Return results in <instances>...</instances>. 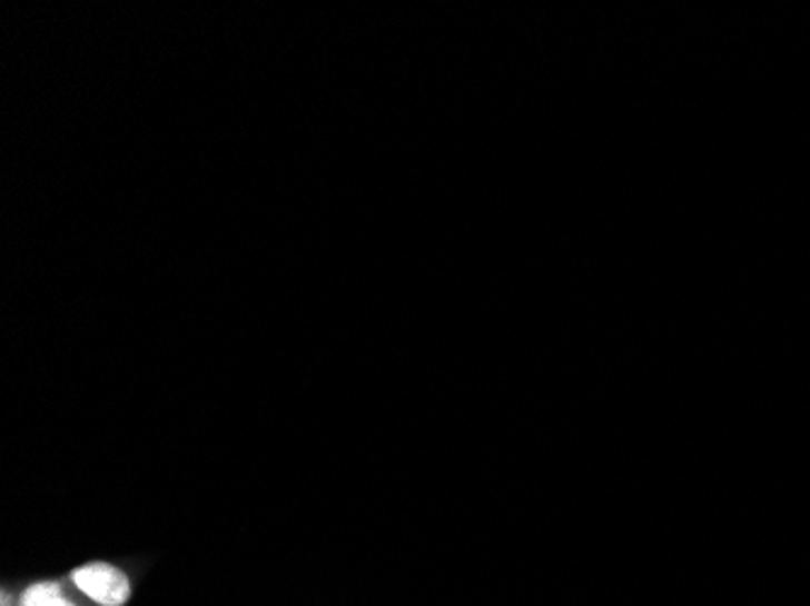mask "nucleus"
I'll return each instance as SVG.
<instances>
[{
  "instance_id": "nucleus-2",
  "label": "nucleus",
  "mask_w": 810,
  "mask_h": 606,
  "mask_svg": "<svg viewBox=\"0 0 810 606\" xmlns=\"http://www.w3.org/2000/svg\"><path fill=\"white\" fill-rule=\"evenodd\" d=\"M61 597V585L59 583H39L32 585L30 589L24 592L22 604L20 606H47L53 599Z\"/></svg>"
},
{
  "instance_id": "nucleus-1",
  "label": "nucleus",
  "mask_w": 810,
  "mask_h": 606,
  "mask_svg": "<svg viewBox=\"0 0 810 606\" xmlns=\"http://www.w3.org/2000/svg\"><path fill=\"white\" fill-rule=\"evenodd\" d=\"M73 585L102 606H121L131 597L129 577L115 565L90 563L73 573Z\"/></svg>"
},
{
  "instance_id": "nucleus-3",
  "label": "nucleus",
  "mask_w": 810,
  "mask_h": 606,
  "mask_svg": "<svg viewBox=\"0 0 810 606\" xmlns=\"http://www.w3.org/2000/svg\"><path fill=\"white\" fill-rule=\"evenodd\" d=\"M47 606H73V604H71V602H66L63 597H59V599H53V602H51V604H47Z\"/></svg>"
}]
</instances>
